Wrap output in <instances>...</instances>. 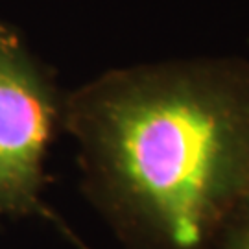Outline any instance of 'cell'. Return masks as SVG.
I'll return each instance as SVG.
<instances>
[{
	"label": "cell",
	"instance_id": "obj_2",
	"mask_svg": "<svg viewBox=\"0 0 249 249\" xmlns=\"http://www.w3.org/2000/svg\"><path fill=\"white\" fill-rule=\"evenodd\" d=\"M52 122L50 92L15 37L0 26V213L36 201Z\"/></svg>",
	"mask_w": 249,
	"mask_h": 249
},
{
	"label": "cell",
	"instance_id": "obj_1",
	"mask_svg": "<svg viewBox=\"0 0 249 249\" xmlns=\"http://www.w3.org/2000/svg\"><path fill=\"white\" fill-rule=\"evenodd\" d=\"M89 178L162 249H211L249 196V61L107 74L72 102Z\"/></svg>",
	"mask_w": 249,
	"mask_h": 249
},
{
	"label": "cell",
	"instance_id": "obj_3",
	"mask_svg": "<svg viewBox=\"0 0 249 249\" xmlns=\"http://www.w3.org/2000/svg\"><path fill=\"white\" fill-rule=\"evenodd\" d=\"M211 249H249V196L229 216Z\"/></svg>",
	"mask_w": 249,
	"mask_h": 249
}]
</instances>
